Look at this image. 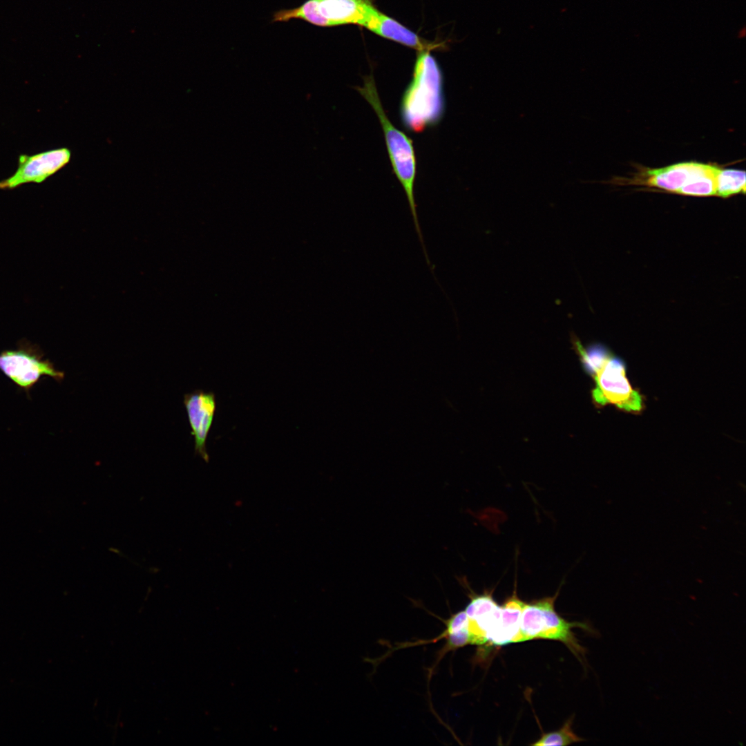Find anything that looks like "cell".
Returning a JSON list of instances; mask_svg holds the SVG:
<instances>
[{
	"label": "cell",
	"instance_id": "obj_1",
	"mask_svg": "<svg viewBox=\"0 0 746 746\" xmlns=\"http://www.w3.org/2000/svg\"><path fill=\"white\" fill-rule=\"evenodd\" d=\"M443 90L438 63L429 51H420L400 106L402 122L408 131L421 133L441 119L445 108Z\"/></svg>",
	"mask_w": 746,
	"mask_h": 746
},
{
	"label": "cell",
	"instance_id": "obj_2",
	"mask_svg": "<svg viewBox=\"0 0 746 746\" xmlns=\"http://www.w3.org/2000/svg\"><path fill=\"white\" fill-rule=\"evenodd\" d=\"M356 90L372 106L381 124L393 171L405 191L415 230L425 257H427L428 253L418 220L414 198V187L417 166L412 141L403 132L396 128L388 119L380 100L372 75L366 77L363 86L357 87Z\"/></svg>",
	"mask_w": 746,
	"mask_h": 746
},
{
	"label": "cell",
	"instance_id": "obj_3",
	"mask_svg": "<svg viewBox=\"0 0 746 746\" xmlns=\"http://www.w3.org/2000/svg\"><path fill=\"white\" fill-rule=\"evenodd\" d=\"M376 9L370 0H307L298 7L274 12L271 22L302 19L322 27L349 23L365 26Z\"/></svg>",
	"mask_w": 746,
	"mask_h": 746
},
{
	"label": "cell",
	"instance_id": "obj_4",
	"mask_svg": "<svg viewBox=\"0 0 746 746\" xmlns=\"http://www.w3.org/2000/svg\"><path fill=\"white\" fill-rule=\"evenodd\" d=\"M557 593L553 597L535 600L524 603L519 622L522 640L535 638L558 640L564 643L577 657L583 654L572 629L581 627L587 629L584 624L569 622L561 618L555 611L554 603Z\"/></svg>",
	"mask_w": 746,
	"mask_h": 746
},
{
	"label": "cell",
	"instance_id": "obj_5",
	"mask_svg": "<svg viewBox=\"0 0 746 746\" xmlns=\"http://www.w3.org/2000/svg\"><path fill=\"white\" fill-rule=\"evenodd\" d=\"M595 386L592 391L594 401L600 405L613 404L628 412H640L642 398L629 381L624 362L610 356L594 375Z\"/></svg>",
	"mask_w": 746,
	"mask_h": 746
},
{
	"label": "cell",
	"instance_id": "obj_6",
	"mask_svg": "<svg viewBox=\"0 0 746 746\" xmlns=\"http://www.w3.org/2000/svg\"><path fill=\"white\" fill-rule=\"evenodd\" d=\"M68 148L55 149L34 155H20L14 174L0 182L1 189H12L26 183H41L70 160Z\"/></svg>",
	"mask_w": 746,
	"mask_h": 746
},
{
	"label": "cell",
	"instance_id": "obj_7",
	"mask_svg": "<svg viewBox=\"0 0 746 746\" xmlns=\"http://www.w3.org/2000/svg\"><path fill=\"white\" fill-rule=\"evenodd\" d=\"M184 398L191 434L194 437L195 453L208 463L209 457L206 442L216 409L215 394L211 392L196 390L186 394Z\"/></svg>",
	"mask_w": 746,
	"mask_h": 746
},
{
	"label": "cell",
	"instance_id": "obj_8",
	"mask_svg": "<svg viewBox=\"0 0 746 746\" xmlns=\"http://www.w3.org/2000/svg\"><path fill=\"white\" fill-rule=\"evenodd\" d=\"M0 369L15 383L29 388L44 374L61 379L64 374L49 363L22 352H6L0 355Z\"/></svg>",
	"mask_w": 746,
	"mask_h": 746
},
{
	"label": "cell",
	"instance_id": "obj_9",
	"mask_svg": "<svg viewBox=\"0 0 746 746\" xmlns=\"http://www.w3.org/2000/svg\"><path fill=\"white\" fill-rule=\"evenodd\" d=\"M470 602L466 608L468 617L469 644L486 643L489 632L495 626L501 613V606L494 600L491 592L477 595L472 592Z\"/></svg>",
	"mask_w": 746,
	"mask_h": 746
},
{
	"label": "cell",
	"instance_id": "obj_10",
	"mask_svg": "<svg viewBox=\"0 0 746 746\" xmlns=\"http://www.w3.org/2000/svg\"><path fill=\"white\" fill-rule=\"evenodd\" d=\"M705 164L681 162L660 169H645L631 184L646 185L678 193L680 189L698 173Z\"/></svg>",
	"mask_w": 746,
	"mask_h": 746
},
{
	"label": "cell",
	"instance_id": "obj_11",
	"mask_svg": "<svg viewBox=\"0 0 746 746\" xmlns=\"http://www.w3.org/2000/svg\"><path fill=\"white\" fill-rule=\"evenodd\" d=\"M524 603L517 597L515 589L513 595L501 606L500 616L494 628L488 634L486 642L502 646L511 642H522L519 622Z\"/></svg>",
	"mask_w": 746,
	"mask_h": 746
},
{
	"label": "cell",
	"instance_id": "obj_12",
	"mask_svg": "<svg viewBox=\"0 0 746 746\" xmlns=\"http://www.w3.org/2000/svg\"><path fill=\"white\" fill-rule=\"evenodd\" d=\"M372 32L420 51L434 48L437 45L428 43L398 21L385 15L377 9L365 26Z\"/></svg>",
	"mask_w": 746,
	"mask_h": 746
},
{
	"label": "cell",
	"instance_id": "obj_13",
	"mask_svg": "<svg viewBox=\"0 0 746 746\" xmlns=\"http://www.w3.org/2000/svg\"><path fill=\"white\" fill-rule=\"evenodd\" d=\"M720 169L705 164L704 168L689 183L682 187L678 194L691 196L716 195V178Z\"/></svg>",
	"mask_w": 746,
	"mask_h": 746
},
{
	"label": "cell",
	"instance_id": "obj_14",
	"mask_svg": "<svg viewBox=\"0 0 746 746\" xmlns=\"http://www.w3.org/2000/svg\"><path fill=\"white\" fill-rule=\"evenodd\" d=\"M573 343L580 355V359L584 370L594 376L601 368L606 360L611 356L609 350L604 345L595 343L584 347L575 336H572Z\"/></svg>",
	"mask_w": 746,
	"mask_h": 746
},
{
	"label": "cell",
	"instance_id": "obj_15",
	"mask_svg": "<svg viewBox=\"0 0 746 746\" xmlns=\"http://www.w3.org/2000/svg\"><path fill=\"white\" fill-rule=\"evenodd\" d=\"M740 193H745V171L720 169L716 178V195L727 198Z\"/></svg>",
	"mask_w": 746,
	"mask_h": 746
},
{
	"label": "cell",
	"instance_id": "obj_16",
	"mask_svg": "<svg viewBox=\"0 0 746 746\" xmlns=\"http://www.w3.org/2000/svg\"><path fill=\"white\" fill-rule=\"evenodd\" d=\"M468 622L465 611L452 615L448 620L443 635L447 638L450 648L456 649L469 644Z\"/></svg>",
	"mask_w": 746,
	"mask_h": 746
},
{
	"label": "cell",
	"instance_id": "obj_17",
	"mask_svg": "<svg viewBox=\"0 0 746 746\" xmlns=\"http://www.w3.org/2000/svg\"><path fill=\"white\" fill-rule=\"evenodd\" d=\"M571 721L568 720L564 725L557 731L544 734L541 738L533 745H568L573 743L580 742L582 739L575 735L571 729Z\"/></svg>",
	"mask_w": 746,
	"mask_h": 746
}]
</instances>
